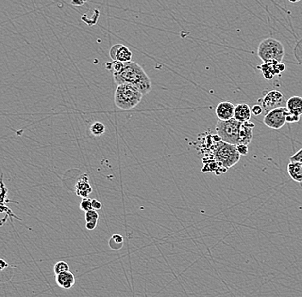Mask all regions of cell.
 <instances>
[{
  "label": "cell",
  "instance_id": "cell-1",
  "mask_svg": "<svg viewBox=\"0 0 302 297\" xmlns=\"http://www.w3.org/2000/svg\"><path fill=\"white\" fill-rule=\"evenodd\" d=\"M114 79L118 85L127 84L139 90L143 95L151 91V79L144 69L135 62L124 63L120 71L114 73Z\"/></svg>",
  "mask_w": 302,
  "mask_h": 297
},
{
  "label": "cell",
  "instance_id": "cell-2",
  "mask_svg": "<svg viewBox=\"0 0 302 297\" xmlns=\"http://www.w3.org/2000/svg\"><path fill=\"white\" fill-rule=\"evenodd\" d=\"M211 149L212 160L210 162L218 165L221 172H226L227 170L240 161V155L236 146L223 142L220 138L215 142Z\"/></svg>",
  "mask_w": 302,
  "mask_h": 297
},
{
  "label": "cell",
  "instance_id": "cell-3",
  "mask_svg": "<svg viewBox=\"0 0 302 297\" xmlns=\"http://www.w3.org/2000/svg\"><path fill=\"white\" fill-rule=\"evenodd\" d=\"M142 99L143 94L131 85H118L115 90V105L121 110H132L140 103Z\"/></svg>",
  "mask_w": 302,
  "mask_h": 297
},
{
  "label": "cell",
  "instance_id": "cell-4",
  "mask_svg": "<svg viewBox=\"0 0 302 297\" xmlns=\"http://www.w3.org/2000/svg\"><path fill=\"white\" fill-rule=\"evenodd\" d=\"M258 55L264 63H282L284 57V45L273 38L266 39L258 46Z\"/></svg>",
  "mask_w": 302,
  "mask_h": 297
},
{
  "label": "cell",
  "instance_id": "cell-5",
  "mask_svg": "<svg viewBox=\"0 0 302 297\" xmlns=\"http://www.w3.org/2000/svg\"><path fill=\"white\" fill-rule=\"evenodd\" d=\"M242 123L235 118L227 121L218 120L216 130L219 138L223 142L237 146L240 142V128Z\"/></svg>",
  "mask_w": 302,
  "mask_h": 297
},
{
  "label": "cell",
  "instance_id": "cell-6",
  "mask_svg": "<svg viewBox=\"0 0 302 297\" xmlns=\"http://www.w3.org/2000/svg\"><path fill=\"white\" fill-rule=\"evenodd\" d=\"M287 114H288V110L286 107L274 109L266 114L264 118V124L268 128L276 129V130L280 129L286 124Z\"/></svg>",
  "mask_w": 302,
  "mask_h": 297
},
{
  "label": "cell",
  "instance_id": "cell-7",
  "mask_svg": "<svg viewBox=\"0 0 302 297\" xmlns=\"http://www.w3.org/2000/svg\"><path fill=\"white\" fill-rule=\"evenodd\" d=\"M263 110L268 113L270 110L284 107L287 103L284 94L278 90H271L266 94V95L260 100Z\"/></svg>",
  "mask_w": 302,
  "mask_h": 297
},
{
  "label": "cell",
  "instance_id": "cell-8",
  "mask_svg": "<svg viewBox=\"0 0 302 297\" xmlns=\"http://www.w3.org/2000/svg\"><path fill=\"white\" fill-rule=\"evenodd\" d=\"M258 69L261 70L262 74L266 80H272L276 76H280L286 69V66L284 63L272 61L264 63V64L258 66Z\"/></svg>",
  "mask_w": 302,
  "mask_h": 297
},
{
  "label": "cell",
  "instance_id": "cell-9",
  "mask_svg": "<svg viewBox=\"0 0 302 297\" xmlns=\"http://www.w3.org/2000/svg\"><path fill=\"white\" fill-rule=\"evenodd\" d=\"M110 57L113 61L121 63L132 62L133 52L124 45L116 44L110 49Z\"/></svg>",
  "mask_w": 302,
  "mask_h": 297
},
{
  "label": "cell",
  "instance_id": "cell-10",
  "mask_svg": "<svg viewBox=\"0 0 302 297\" xmlns=\"http://www.w3.org/2000/svg\"><path fill=\"white\" fill-rule=\"evenodd\" d=\"M235 109V107L233 105V103L229 102V101L219 103L216 108V114H217L218 120L227 121V120L234 118Z\"/></svg>",
  "mask_w": 302,
  "mask_h": 297
},
{
  "label": "cell",
  "instance_id": "cell-11",
  "mask_svg": "<svg viewBox=\"0 0 302 297\" xmlns=\"http://www.w3.org/2000/svg\"><path fill=\"white\" fill-rule=\"evenodd\" d=\"M255 125L251 121L245 122L242 123L241 128H240V144L247 145L248 146L250 144L252 137H253V128Z\"/></svg>",
  "mask_w": 302,
  "mask_h": 297
},
{
  "label": "cell",
  "instance_id": "cell-12",
  "mask_svg": "<svg viewBox=\"0 0 302 297\" xmlns=\"http://www.w3.org/2000/svg\"><path fill=\"white\" fill-rule=\"evenodd\" d=\"M252 110L251 108L246 103L238 104L235 109L234 118L240 123L250 121Z\"/></svg>",
  "mask_w": 302,
  "mask_h": 297
},
{
  "label": "cell",
  "instance_id": "cell-13",
  "mask_svg": "<svg viewBox=\"0 0 302 297\" xmlns=\"http://www.w3.org/2000/svg\"><path fill=\"white\" fill-rule=\"evenodd\" d=\"M92 188L89 184V178L87 175L83 176L78 179L76 184V193L78 196H81L83 199L88 198V195L91 194Z\"/></svg>",
  "mask_w": 302,
  "mask_h": 297
},
{
  "label": "cell",
  "instance_id": "cell-14",
  "mask_svg": "<svg viewBox=\"0 0 302 297\" xmlns=\"http://www.w3.org/2000/svg\"><path fill=\"white\" fill-rule=\"evenodd\" d=\"M56 282L59 287L69 290L75 284V276L72 272H66L56 275Z\"/></svg>",
  "mask_w": 302,
  "mask_h": 297
},
{
  "label": "cell",
  "instance_id": "cell-15",
  "mask_svg": "<svg viewBox=\"0 0 302 297\" xmlns=\"http://www.w3.org/2000/svg\"><path fill=\"white\" fill-rule=\"evenodd\" d=\"M286 107L289 113L301 116L302 115V97L301 96H292L286 103Z\"/></svg>",
  "mask_w": 302,
  "mask_h": 297
},
{
  "label": "cell",
  "instance_id": "cell-16",
  "mask_svg": "<svg viewBox=\"0 0 302 297\" xmlns=\"http://www.w3.org/2000/svg\"><path fill=\"white\" fill-rule=\"evenodd\" d=\"M287 173L292 179L302 183V166L300 163H289L287 165Z\"/></svg>",
  "mask_w": 302,
  "mask_h": 297
},
{
  "label": "cell",
  "instance_id": "cell-17",
  "mask_svg": "<svg viewBox=\"0 0 302 297\" xmlns=\"http://www.w3.org/2000/svg\"><path fill=\"white\" fill-rule=\"evenodd\" d=\"M108 245L110 247L111 250H115V251L121 250L124 246L123 236L119 234H115L111 237L109 242H108Z\"/></svg>",
  "mask_w": 302,
  "mask_h": 297
},
{
  "label": "cell",
  "instance_id": "cell-18",
  "mask_svg": "<svg viewBox=\"0 0 302 297\" xmlns=\"http://www.w3.org/2000/svg\"><path fill=\"white\" fill-rule=\"evenodd\" d=\"M105 131H106L105 125H104L102 123H101V122H95V123H93L92 125L90 126V132H91L93 136H102L104 133H105Z\"/></svg>",
  "mask_w": 302,
  "mask_h": 297
},
{
  "label": "cell",
  "instance_id": "cell-19",
  "mask_svg": "<svg viewBox=\"0 0 302 297\" xmlns=\"http://www.w3.org/2000/svg\"><path fill=\"white\" fill-rule=\"evenodd\" d=\"M53 271L56 275H58L59 273H62V272H69L70 271V266L69 265L67 264L66 261H59L54 265V267H53Z\"/></svg>",
  "mask_w": 302,
  "mask_h": 297
},
{
  "label": "cell",
  "instance_id": "cell-20",
  "mask_svg": "<svg viewBox=\"0 0 302 297\" xmlns=\"http://www.w3.org/2000/svg\"><path fill=\"white\" fill-rule=\"evenodd\" d=\"M99 219V214L96 210H90L89 212L85 213V220L86 223H97Z\"/></svg>",
  "mask_w": 302,
  "mask_h": 297
},
{
  "label": "cell",
  "instance_id": "cell-21",
  "mask_svg": "<svg viewBox=\"0 0 302 297\" xmlns=\"http://www.w3.org/2000/svg\"><path fill=\"white\" fill-rule=\"evenodd\" d=\"M80 209L85 213L92 210V199L89 198V197L83 199L81 203H80Z\"/></svg>",
  "mask_w": 302,
  "mask_h": 297
},
{
  "label": "cell",
  "instance_id": "cell-22",
  "mask_svg": "<svg viewBox=\"0 0 302 297\" xmlns=\"http://www.w3.org/2000/svg\"><path fill=\"white\" fill-rule=\"evenodd\" d=\"M289 161H290V163H300V164H302V149H300L297 153H295L293 156L290 157V158H289Z\"/></svg>",
  "mask_w": 302,
  "mask_h": 297
},
{
  "label": "cell",
  "instance_id": "cell-23",
  "mask_svg": "<svg viewBox=\"0 0 302 297\" xmlns=\"http://www.w3.org/2000/svg\"><path fill=\"white\" fill-rule=\"evenodd\" d=\"M236 147H237V151H238V153H239L240 155L245 156V155L248 154L249 151H248V146H247V145L240 144V145H237Z\"/></svg>",
  "mask_w": 302,
  "mask_h": 297
},
{
  "label": "cell",
  "instance_id": "cell-24",
  "mask_svg": "<svg viewBox=\"0 0 302 297\" xmlns=\"http://www.w3.org/2000/svg\"><path fill=\"white\" fill-rule=\"evenodd\" d=\"M299 121H300V117L299 116H295V115H293V114L288 112L287 118H286V123L295 124V123H297Z\"/></svg>",
  "mask_w": 302,
  "mask_h": 297
},
{
  "label": "cell",
  "instance_id": "cell-25",
  "mask_svg": "<svg viewBox=\"0 0 302 297\" xmlns=\"http://www.w3.org/2000/svg\"><path fill=\"white\" fill-rule=\"evenodd\" d=\"M252 110V113L253 114L254 116H259V115H261L263 113V108H262L261 105H254L252 108L251 109Z\"/></svg>",
  "mask_w": 302,
  "mask_h": 297
},
{
  "label": "cell",
  "instance_id": "cell-26",
  "mask_svg": "<svg viewBox=\"0 0 302 297\" xmlns=\"http://www.w3.org/2000/svg\"><path fill=\"white\" fill-rule=\"evenodd\" d=\"M102 207V205L101 202H98L96 199H92V208L93 210H99Z\"/></svg>",
  "mask_w": 302,
  "mask_h": 297
},
{
  "label": "cell",
  "instance_id": "cell-27",
  "mask_svg": "<svg viewBox=\"0 0 302 297\" xmlns=\"http://www.w3.org/2000/svg\"><path fill=\"white\" fill-rule=\"evenodd\" d=\"M8 267V263L4 259H0V272L4 271L5 268Z\"/></svg>",
  "mask_w": 302,
  "mask_h": 297
},
{
  "label": "cell",
  "instance_id": "cell-28",
  "mask_svg": "<svg viewBox=\"0 0 302 297\" xmlns=\"http://www.w3.org/2000/svg\"><path fill=\"white\" fill-rule=\"evenodd\" d=\"M96 225H97V223H86V228L89 230V231H92V230H95L96 227Z\"/></svg>",
  "mask_w": 302,
  "mask_h": 297
},
{
  "label": "cell",
  "instance_id": "cell-29",
  "mask_svg": "<svg viewBox=\"0 0 302 297\" xmlns=\"http://www.w3.org/2000/svg\"><path fill=\"white\" fill-rule=\"evenodd\" d=\"M71 4H73V5H76V6H81V5H84L85 4V1H72L71 2Z\"/></svg>",
  "mask_w": 302,
  "mask_h": 297
},
{
  "label": "cell",
  "instance_id": "cell-30",
  "mask_svg": "<svg viewBox=\"0 0 302 297\" xmlns=\"http://www.w3.org/2000/svg\"></svg>",
  "mask_w": 302,
  "mask_h": 297
}]
</instances>
